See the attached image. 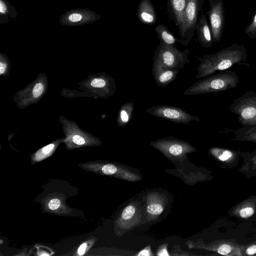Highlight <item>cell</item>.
<instances>
[{"instance_id": "4", "label": "cell", "mask_w": 256, "mask_h": 256, "mask_svg": "<svg viewBox=\"0 0 256 256\" xmlns=\"http://www.w3.org/2000/svg\"><path fill=\"white\" fill-rule=\"evenodd\" d=\"M229 108L238 116L242 126H256V92L247 90L240 97L234 99Z\"/></svg>"}, {"instance_id": "8", "label": "cell", "mask_w": 256, "mask_h": 256, "mask_svg": "<svg viewBox=\"0 0 256 256\" xmlns=\"http://www.w3.org/2000/svg\"><path fill=\"white\" fill-rule=\"evenodd\" d=\"M102 16L88 8H76L62 14L58 22L67 26H82L98 20Z\"/></svg>"}, {"instance_id": "33", "label": "cell", "mask_w": 256, "mask_h": 256, "mask_svg": "<svg viewBox=\"0 0 256 256\" xmlns=\"http://www.w3.org/2000/svg\"><path fill=\"white\" fill-rule=\"evenodd\" d=\"M6 68V65L5 63L0 62V74H4Z\"/></svg>"}, {"instance_id": "17", "label": "cell", "mask_w": 256, "mask_h": 256, "mask_svg": "<svg viewBox=\"0 0 256 256\" xmlns=\"http://www.w3.org/2000/svg\"><path fill=\"white\" fill-rule=\"evenodd\" d=\"M18 13L8 0H0V24H8L9 18H17Z\"/></svg>"}, {"instance_id": "28", "label": "cell", "mask_w": 256, "mask_h": 256, "mask_svg": "<svg viewBox=\"0 0 256 256\" xmlns=\"http://www.w3.org/2000/svg\"><path fill=\"white\" fill-rule=\"evenodd\" d=\"M156 255L160 256H170L166 248V244L162 245L158 248Z\"/></svg>"}, {"instance_id": "21", "label": "cell", "mask_w": 256, "mask_h": 256, "mask_svg": "<svg viewBox=\"0 0 256 256\" xmlns=\"http://www.w3.org/2000/svg\"><path fill=\"white\" fill-rule=\"evenodd\" d=\"M244 33L250 38H256V10L254 12L250 23L246 26Z\"/></svg>"}, {"instance_id": "7", "label": "cell", "mask_w": 256, "mask_h": 256, "mask_svg": "<svg viewBox=\"0 0 256 256\" xmlns=\"http://www.w3.org/2000/svg\"><path fill=\"white\" fill-rule=\"evenodd\" d=\"M146 111L152 116L174 124H188L192 121H200L198 116L192 115L182 108L175 106L160 104L149 108Z\"/></svg>"}, {"instance_id": "6", "label": "cell", "mask_w": 256, "mask_h": 256, "mask_svg": "<svg viewBox=\"0 0 256 256\" xmlns=\"http://www.w3.org/2000/svg\"><path fill=\"white\" fill-rule=\"evenodd\" d=\"M204 0H187L182 25L179 30L180 38H178V42L184 46H188L196 30L199 12H202Z\"/></svg>"}, {"instance_id": "20", "label": "cell", "mask_w": 256, "mask_h": 256, "mask_svg": "<svg viewBox=\"0 0 256 256\" xmlns=\"http://www.w3.org/2000/svg\"><path fill=\"white\" fill-rule=\"evenodd\" d=\"M210 151L212 154L217 156L222 161L226 160L233 156L232 152L227 150L214 148H212Z\"/></svg>"}, {"instance_id": "32", "label": "cell", "mask_w": 256, "mask_h": 256, "mask_svg": "<svg viewBox=\"0 0 256 256\" xmlns=\"http://www.w3.org/2000/svg\"><path fill=\"white\" fill-rule=\"evenodd\" d=\"M246 253L248 255L256 254V245H253L248 248L246 250Z\"/></svg>"}, {"instance_id": "30", "label": "cell", "mask_w": 256, "mask_h": 256, "mask_svg": "<svg viewBox=\"0 0 256 256\" xmlns=\"http://www.w3.org/2000/svg\"><path fill=\"white\" fill-rule=\"evenodd\" d=\"M150 248V246H148L147 247L145 248L144 249L140 251L139 253L137 254V256H150L152 255V254L151 252Z\"/></svg>"}, {"instance_id": "10", "label": "cell", "mask_w": 256, "mask_h": 256, "mask_svg": "<svg viewBox=\"0 0 256 256\" xmlns=\"http://www.w3.org/2000/svg\"><path fill=\"white\" fill-rule=\"evenodd\" d=\"M180 70L167 68L153 62L152 73L154 80L157 86L165 87L176 80Z\"/></svg>"}, {"instance_id": "12", "label": "cell", "mask_w": 256, "mask_h": 256, "mask_svg": "<svg viewBox=\"0 0 256 256\" xmlns=\"http://www.w3.org/2000/svg\"><path fill=\"white\" fill-rule=\"evenodd\" d=\"M136 16L144 24L154 25L157 20L154 8L150 0H141L138 8Z\"/></svg>"}, {"instance_id": "27", "label": "cell", "mask_w": 256, "mask_h": 256, "mask_svg": "<svg viewBox=\"0 0 256 256\" xmlns=\"http://www.w3.org/2000/svg\"><path fill=\"white\" fill-rule=\"evenodd\" d=\"M60 204V202L59 200L54 198L50 200L48 203V206L51 210H55L59 208Z\"/></svg>"}, {"instance_id": "23", "label": "cell", "mask_w": 256, "mask_h": 256, "mask_svg": "<svg viewBox=\"0 0 256 256\" xmlns=\"http://www.w3.org/2000/svg\"><path fill=\"white\" fill-rule=\"evenodd\" d=\"M114 81L113 80L110 82L108 80H106L103 78H94L91 82V86L94 88H103L106 87L107 85H109L110 82Z\"/></svg>"}, {"instance_id": "25", "label": "cell", "mask_w": 256, "mask_h": 256, "mask_svg": "<svg viewBox=\"0 0 256 256\" xmlns=\"http://www.w3.org/2000/svg\"><path fill=\"white\" fill-rule=\"evenodd\" d=\"M44 90V86L41 83L36 84L34 87L32 94L36 98L39 97Z\"/></svg>"}, {"instance_id": "16", "label": "cell", "mask_w": 256, "mask_h": 256, "mask_svg": "<svg viewBox=\"0 0 256 256\" xmlns=\"http://www.w3.org/2000/svg\"><path fill=\"white\" fill-rule=\"evenodd\" d=\"M234 140L252 141L256 142V126H242L240 128L232 130Z\"/></svg>"}, {"instance_id": "18", "label": "cell", "mask_w": 256, "mask_h": 256, "mask_svg": "<svg viewBox=\"0 0 256 256\" xmlns=\"http://www.w3.org/2000/svg\"><path fill=\"white\" fill-rule=\"evenodd\" d=\"M134 110V104L128 102L120 107L118 116V124L120 126H124L131 120Z\"/></svg>"}, {"instance_id": "11", "label": "cell", "mask_w": 256, "mask_h": 256, "mask_svg": "<svg viewBox=\"0 0 256 256\" xmlns=\"http://www.w3.org/2000/svg\"><path fill=\"white\" fill-rule=\"evenodd\" d=\"M196 30L200 44L206 48H212L214 42L212 32L206 16L202 12L198 20Z\"/></svg>"}, {"instance_id": "24", "label": "cell", "mask_w": 256, "mask_h": 256, "mask_svg": "<svg viewBox=\"0 0 256 256\" xmlns=\"http://www.w3.org/2000/svg\"><path fill=\"white\" fill-rule=\"evenodd\" d=\"M254 213V209L251 207H246L241 209L240 215L242 218H246L252 216Z\"/></svg>"}, {"instance_id": "1", "label": "cell", "mask_w": 256, "mask_h": 256, "mask_svg": "<svg viewBox=\"0 0 256 256\" xmlns=\"http://www.w3.org/2000/svg\"><path fill=\"white\" fill-rule=\"evenodd\" d=\"M247 57L246 48L237 43L224 48L214 54L198 57L200 61L194 76L201 78L214 74L217 71L228 70L234 64H242L249 66L245 62Z\"/></svg>"}, {"instance_id": "2", "label": "cell", "mask_w": 256, "mask_h": 256, "mask_svg": "<svg viewBox=\"0 0 256 256\" xmlns=\"http://www.w3.org/2000/svg\"><path fill=\"white\" fill-rule=\"evenodd\" d=\"M240 78L234 72L226 70L203 78L186 90L184 96L208 94L234 88L237 86Z\"/></svg>"}, {"instance_id": "9", "label": "cell", "mask_w": 256, "mask_h": 256, "mask_svg": "<svg viewBox=\"0 0 256 256\" xmlns=\"http://www.w3.org/2000/svg\"><path fill=\"white\" fill-rule=\"evenodd\" d=\"M210 9L208 12L214 42H220L224 26V8L222 0H210Z\"/></svg>"}, {"instance_id": "19", "label": "cell", "mask_w": 256, "mask_h": 256, "mask_svg": "<svg viewBox=\"0 0 256 256\" xmlns=\"http://www.w3.org/2000/svg\"><path fill=\"white\" fill-rule=\"evenodd\" d=\"M155 30L160 42L166 45H175L176 42H178V38H176L165 26L158 24Z\"/></svg>"}, {"instance_id": "5", "label": "cell", "mask_w": 256, "mask_h": 256, "mask_svg": "<svg viewBox=\"0 0 256 256\" xmlns=\"http://www.w3.org/2000/svg\"><path fill=\"white\" fill-rule=\"evenodd\" d=\"M150 145L171 160L185 158L188 153L196 149L190 144L173 136L156 139L150 142Z\"/></svg>"}, {"instance_id": "14", "label": "cell", "mask_w": 256, "mask_h": 256, "mask_svg": "<svg viewBox=\"0 0 256 256\" xmlns=\"http://www.w3.org/2000/svg\"><path fill=\"white\" fill-rule=\"evenodd\" d=\"M138 210L134 204L128 205L123 210L120 219V224L123 226L128 228L136 222Z\"/></svg>"}, {"instance_id": "31", "label": "cell", "mask_w": 256, "mask_h": 256, "mask_svg": "<svg viewBox=\"0 0 256 256\" xmlns=\"http://www.w3.org/2000/svg\"><path fill=\"white\" fill-rule=\"evenodd\" d=\"M86 248V244L83 243L82 244L78 250V255L82 256L85 252V250Z\"/></svg>"}, {"instance_id": "22", "label": "cell", "mask_w": 256, "mask_h": 256, "mask_svg": "<svg viewBox=\"0 0 256 256\" xmlns=\"http://www.w3.org/2000/svg\"><path fill=\"white\" fill-rule=\"evenodd\" d=\"M54 144H50L44 147L40 150L36 154L35 160L36 161L41 160L46 158L51 152L54 148Z\"/></svg>"}, {"instance_id": "13", "label": "cell", "mask_w": 256, "mask_h": 256, "mask_svg": "<svg viewBox=\"0 0 256 256\" xmlns=\"http://www.w3.org/2000/svg\"><path fill=\"white\" fill-rule=\"evenodd\" d=\"M187 0H168L171 17L180 30L182 26Z\"/></svg>"}, {"instance_id": "15", "label": "cell", "mask_w": 256, "mask_h": 256, "mask_svg": "<svg viewBox=\"0 0 256 256\" xmlns=\"http://www.w3.org/2000/svg\"><path fill=\"white\" fill-rule=\"evenodd\" d=\"M164 202L161 198L156 194L148 196L146 211L149 216L154 218L160 215L164 210Z\"/></svg>"}, {"instance_id": "26", "label": "cell", "mask_w": 256, "mask_h": 256, "mask_svg": "<svg viewBox=\"0 0 256 256\" xmlns=\"http://www.w3.org/2000/svg\"><path fill=\"white\" fill-rule=\"evenodd\" d=\"M232 250V247L228 244H222L218 249V252L220 254L226 255Z\"/></svg>"}, {"instance_id": "3", "label": "cell", "mask_w": 256, "mask_h": 256, "mask_svg": "<svg viewBox=\"0 0 256 256\" xmlns=\"http://www.w3.org/2000/svg\"><path fill=\"white\" fill-rule=\"evenodd\" d=\"M190 53L188 49L181 51L175 45H166L160 42L154 52L153 62L165 68L180 70L190 63L188 57Z\"/></svg>"}, {"instance_id": "29", "label": "cell", "mask_w": 256, "mask_h": 256, "mask_svg": "<svg viewBox=\"0 0 256 256\" xmlns=\"http://www.w3.org/2000/svg\"><path fill=\"white\" fill-rule=\"evenodd\" d=\"M72 140L74 144L78 145H82L85 143L84 139L79 135H74L73 136Z\"/></svg>"}]
</instances>
